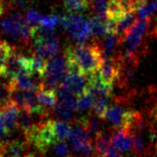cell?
<instances>
[{
  "label": "cell",
  "mask_w": 157,
  "mask_h": 157,
  "mask_svg": "<svg viewBox=\"0 0 157 157\" xmlns=\"http://www.w3.org/2000/svg\"><path fill=\"white\" fill-rule=\"evenodd\" d=\"M65 59L68 72H80L88 76L98 73L105 61L102 50L98 44H80L75 48H68Z\"/></svg>",
  "instance_id": "cell-1"
},
{
  "label": "cell",
  "mask_w": 157,
  "mask_h": 157,
  "mask_svg": "<svg viewBox=\"0 0 157 157\" xmlns=\"http://www.w3.org/2000/svg\"><path fill=\"white\" fill-rule=\"evenodd\" d=\"M25 137L28 143L35 145L41 152H45L58 141L54 132L52 121H43L39 124H33L31 129L25 133Z\"/></svg>",
  "instance_id": "cell-2"
},
{
  "label": "cell",
  "mask_w": 157,
  "mask_h": 157,
  "mask_svg": "<svg viewBox=\"0 0 157 157\" xmlns=\"http://www.w3.org/2000/svg\"><path fill=\"white\" fill-rule=\"evenodd\" d=\"M0 28L6 35L16 40L27 41L32 35L33 26L21 13H15L0 21Z\"/></svg>",
  "instance_id": "cell-3"
},
{
  "label": "cell",
  "mask_w": 157,
  "mask_h": 157,
  "mask_svg": "<svg viewBox=\"0 0 157 157\" xmlns=\"http://www.w3.org/2000/svg\"><path fill=\"white\" fill-rule=\"evenodd\" d=\"M68 73V66L65 57H55L48 62L47 69L42 77L43 88L55 90L59 88Z\"/></svg>",
  "instance_id": "cell-4"
},
{
  "label": "cell",
  "mask_w": 157,
  "mask_h": 157,
  "mask_svg": "<svg viewBox=\"0 0 157 157\" xmlns=\"http://www.w3.org/2000/svg\"><path fill=\"white\" fill-rule=\"evenodd\" d=\"M149 20H137V22L134 24L126 36L123 38L122 41H124L126 44V52L125 57L135 55L136 50L138 49L140 43H141L142 38L148 28Z\"/></svg>",
  "instance_id": "cell-5"
},
{
  "label": "cell",
  "mask_w": 157,
  "mask_h": 157,
  "mask_svg": "<svg viewBox=\"0 0 157 157\" xmlns=\"http://www.w3.org/2000/svg\"><path fill=\"white\" fill-rule=\"evenodd\" d=\"M89 81L88 75H84L80 72H68L61 86L78 97L88 90Z\"/></svg>",
  "instance_id": "cell-6"
},
{
  "label": "cell",
  "mask_w": 157,
  "mask_h": 157,
  "mask_svg": "<svg viewBox=\"0 0 157 157\" xmlns=\"http://www.w3.org/2000/svg\"><path fill=\"white\" fill-rule=\"evenodd\" d=\"M21 73H28L27 71V57L16 54L12 51L10 56L6 61L2 77L7 78L8 80H13Z\"/></svg>",
  "instance_id": "cell-7"
},
{
  "label": "cell",
  "mask_w": 157,
  "mask_h": 157,
  "mask_svg": "<svg viewBox=\"0 0 157 157\" xmlns=\"http://www.w3.org/2000/svg\"><path fill=\"white\" fill-rule=\"evenodd\" d=\"M121 59L117 57H111L105 59L101 67L98 71V76L105 84L113 85L115 81H118L119 73H121Z\"/></svg>",
  "instance_id": "cell-8"
},
{
  "label": "cell",
  "mask_w": 157,
  "mask_h": 157,
  "mask_svg": "<svg viewBox=\"0 0 157 157\" xmlns=\"http://www.w3.org/2000/svg\"><path fill=\"white\" fill-rule=\"evenodd\" d=\"M60 23L62 27L64 28L73 38L78 35V33L82 30V28L86 23V20L82 15L81 14H67L63 15L61 17Z\"/></svg>",
  "instance_id": "cell-9"
},
{
  "label": "cell",
  "mask_w": 157,
  "mask_h": 157,
  "mask_svg": "<svg viewBox=\"0 0 157 157\" xmlns=\"http://www.w3.org/2000/svg\"><path fill=\"white\" fill-rule=\"evenodd\" d=\"M136 15H137L136 11H129L124 15H122L121 18L115 20L114 34L118 37L121 42L129 32L130 29L134 26V24L137 22Z\"/></svg>",
  "instance_id": "cell-10"
},
{
  "label": "cell",
  "mask_w": 157,
  "mask_h": 157,
  "mask_svg": "<svg viewBox=\"0 0 157 157\" xmlns=\"http://www.w3.org/2000/svg\"><path fill=\"white\" fill-rule=\"evenodd\" d=\"M34 44L36 54H38L45 59L55 57L59 51V41H58L57 37L44 40H35Z\"/></svg>",
  "instance_id": "cell-11"
},
{
  "label": "cell",
  "mask_w": 157,
  "mask_h": 157,
  "mask_svg": "<svg viewBox=\"0 0 157 157\" xmlns=\"http://www.w3.org/2000/svg\"><path fill=\"white\" fill-rule=\"evenodd\" d=\"M111 142L119 151H133V139L132 133L127 129L119 128L111 136Z\"/></svg>",
  "instance_id": "cell-12"
},
{
  "label": "cell",
  "mask_w": 157,
  "mask_h": 157,
  "mask_svg": "<svg viewBox=\"0 0 157 157\" xmlns=\"http://www.w3.org/2000/svg\"><path fill=\"white\" fill-rule=\"evenodd\" d=\"M19 113V107L16 105L13 101H10L0 107V117L4 123V125L7 127L8 130H11L17 126V117Z\"/></svg>",
  "instance_id": "cell-13"
},
{
  "label": "cell",
  "mask_w": 157,
  "mask_h": 157,
  "mask_svg": "<svg viewBox=\"0 0 157 157\" xmlns=\"http://www.w3.org/2000/svg\"><path fill=\"white\" fill-rule=\"evenodd\" d=\"M38 101L40 105L46 113L48 109H55L58 102V96L57 93L51 89L41 88L38 90Z\"/></svg>",
  "instance_id": "cell-14"
},
{
  "label": "cell",
  "mask_w": 157,
  "mask_h": 157,
  "mask_svg": "<svg viewBox=\"0 0 157 157\" xmlns=\"http://www.w3.org/2000/svg\"><path fill=\"white\" fill-rule=\"evenodd\" d=\"M48 62L43 57L38 54L27 57V71L31 75H39L43 77L45 71L47 69Z\"/></svg>",
  "instance_id": "cell-15"
},
{
  "label": "cell",
  "mask_w": 157,
  "mask_h": 157,
  "mask_svg": "<svg viewBox=\"0 0 157 157\" xmlns=\"http://www.w3.org/2000/svg\"><path fill=\"white\" fill-rule=\"evenodd\" d=\"M15 88H18L22 90H39V85L35 82L34 78L29 73H21L17 77H15L13 80H10Z\"/></svg>",
  "instance_id": "cell-16"
},
{
  "label": "cell",
  "mask_w": 157,
  "mask_h": 157,
  "mask_svg": "<svg viewBox=\"0 0 157 157\" xmlns=\"http://www.w3.org/2000/svg\"><path fill=\"white\" fill-rule=\"evenodd\" d=\"M90 29H92V35L98 39H104L109 34V29L106 25V20L100 18L98 16H94L89 20Z\"/></svg>",
  "instance_id": "cell-17"
},
{
  "label": "cell",
  "mask_w": 157,
  "mask_h": 157,
  "mask_svg": "<svg viewBox=\"0 0 157 157\" xmlns=\"http://www.w3.org/2000/svg\"><path fill=\"white\" fill-rule=\"evenodd\" d=\"M110 136L104 131H100L96 135V150L101 157H106L107 152L111 147Z\"/></svg>",
  "instance_id": "cell-18"
},
{
  "label": "cell",
  "mask_w": 157,
  "mask_h": 157,
  "mask_svg": "<svg viewBox=\"0 0 157 157\" xmlns=\"http://www.w3.org/2000/svg\"><path fill=\"white\" fill-rule=\"evenodd\" d=\"M6 154L9 157H28L29 152L26 147V144L19 140L11 141L5 146Z\"/></svg>",
  "instance_id": "cell-19"
},
{
  "label": "cell",
  "mask_w": 157,
  "mask_h": 157,
  "mask_svg": "<svg viewBox=\"0 0 157 157\" xmlns=\"http://www.w3.org/2000/svg\"><path fill=\"white\" fill-rule=\"evenodd\" d=\"M53 128L57 140H65L72 134V127L68 122L64 121H52Z\"/></svg>",
  "instance_id": "cell-20"
},
{
  "label": "cell",
  "mask_w": 157,
  "mask_h": 157,
  "mask_svg": "<svg viewBox=\"0 0 157 157\" xmlns=\"http://www.w3.org/2000/svg\"><path fill=\"white\" fill-rule=\"evenodd\" d=\"M118 42H121L118 37L114 34V33H109L104 39H102V54H104V58H111L113 56V52L114 48L117 46Z\"/></svg>",
  "instance_id": "cell-21"
},
{
  "label": "cell",
  "mask_w": 157,
  "mask_h": 157,
  "mask_svg": "<svg viewBox=\"0 0 157 157\" xmlns=\"http://www.w3.org/2000/svg\"><path fill=\"white\" fill-rule=\"evenodd\" d=\"M31 113H32L30 111V109H28L27 107L19 109L18 117H17V127L23 130L24 134L27 133L33 126Z\"/></svg>",
  "instance_id": "cell-22"
},
{
  "label": "cell",
  "mask_w": 157,
  "mask_h": 157,
  "mask_svg": "<svg viewBox=\"0 0 157 157\" xmlns=\"http://www.w3.org/2000/svg\"><path fill=\"white\" fill-rule=\"evenodd\" d=\"M107 98H106V97L94 98L92 109L94 110V114H96L98 117L104 118L106 110L109 109V107H107Z\"/></svg>",
  "instance_id": "cell-23"
},
{
  "label": "cell",
  "mask_w": 157,
  "mask_h": 157,
  "mask_svg": "<svg viewBox=\"0 0 157 157\" xmlns=\"http://www.w3.org/2000/svg\"><path fill=\"white\" fill-rule=\"evenodd\" d=\"M64 6L70 13L76 14L89 7V0H64Z\"/></svg>",
  "instance_id": "cell-24"
},
{
  "label": "cell",
  "mask_w": 157,
  "mask_h": 157,
  "mask_svg": "<svg viewBox=\"0 0 157 157\" xmlns=\"http://www.w3.org/2000/svg\"><path fill=\"white\" fill-rule=\"evenodd\" d=\"M12 51H13V49L11 48L10 45L5 41L0 39V76H2L6 61Z\"/></svg>",
  "instance_id": "cell-25"
},
{
  "label": "cell",
  "mask_w": 157,
  "mask_h": 157,
  "mask_svg": "<svg viewBox=\"0 0 157 157\" xmlns=\"http://www.w3.org/2000/svg\"><path fill=\"white\" fill-rule=\"evenodd\" d=\"M132 133V139H133V151L136 154L143 155L146 151V144L141 135V132L133 131Z\"/></svg>",
  "instance_id": "cell-26"
},
{
  "label": "cell",
  "mask_w": 157,
  "mask_h": 157,
  "mask_svg": "<svg viewBox=\"0 0 157 157\" xmlns=\"http://www.w3.org/2000/svg\"><path fill=\"white\" fill-rule=\"evenodd\" d=\"M93 101H94V97L89 90L82 93L78 97V110L84 111L86 109H88L89 107L93 105Z\"/></svg>",
  "instance_id": "cell-27"
},
{
  "label": "cell",
  "mask_w": 157,
  "mask_h": 157,
  "mask_svg": "<svg viewBox=\"0 0 157 157\" xmlns=\"http://www.w3.org/2000/svg\"><path fill=\"white\" fill-rule=\"evenodd\" d=\"M52 151L55 157H70L69 147L65 140H58L52 145Z\"/></svg>",
  "instance_id": "cell-28"
},
{
  "label": "cell",
  "mask_w": 157,
  "mask_h": 157,
  "mask_svg": "<svg viewBox=\"0 0 157 157\" xmlns=\"http://www.w3.org/2000/svg\"><path fill=\"white\" fill-rule=\"evenodd\" d=\"M93 7L98 16L101 19H107V2L106 0H93Z\"/></svg>",
  "instance_id": "cell-29"
},
{
  "label": "cell",
  "mask_w": 157,
  "mask_h": 157,
  "mask_svg": "<svg viewBox=\"0 0 157 157\" xmlns=\"http://www.w3.org/2000/svg\"><path fill=\"white\" fill-rule=\"evenodd\" d=\"M60 20H61V18H59V16H57L56 14L42 15V18H41L39 25L49 28V29H53L54 30V28L60 23Z\"/></svg>",
  "instance_id": "cell-30"
},
{
  "label": "cell",
  "mask_w": 157,
  "mask_h": 157,
  "mask_svg": "<svg viewBox=\"0 0 157 157\" xmlns=\"http://www.w3.org/2000/svg\"><path fill=\"white\" fill-rule=\"evenodd\" d=\"M26 19L29 23L31 24H40V21H41V18H42V14L39 13L38 11L35 10V9H30L27 11L26 13Z\"/></svg>",
  "instance_id": "cell-31"
},
{
  "label": "cell",
  "mask_w": 157,
  "mask_h": 157,
  "mask_svg": "<svg viewBox=\"0 0 157 157\" xmlns=\"http://www.w3.org/2000/svg\"><path fill=\"white\" fill-rule=\"evenodd\" d=\"M11 3L14 8L19 10H24L29 6V0H11Z\"/></svg>",
  "instance_id": "cell-32"
},
{
  "label": "cell",
  "mask_w": 157,
  "mask_h": 157,
  "mask_svg": "<svg viewBox=\"0 0 157 157\" xmlns=\"http://www.w3.org/2000/svg\"><path fill=\"white\" fill-rule=\"evenodd\" d=\"M10 131L7 129V127L4 125V123L0 117V138H6L8 135H9Z\"/></svg>",
  "instance_id": "cell-33"
},
{
  "label": "cell",
  "mask_w": 157,
  "mask_h": 157,
  "mask_svg": "<svg viewBox=\"0 0 157 157\" xmlns=\"http://www.w3.org/2000/svg\"><path fill=\"white\" fill-rule=\"evenodd\" d=\"M106 157H121V153H119V150L117 149L115 146H111L109 148V152H107Z\"/></svg>",
  "instance_id": "cell-34"
},
{
  "label": "cell",
  "mask_w": 157,
  "mask_h": 157,
  "mask_svg": "<svg viewBox=\"0 0 157 157\" xmlns=\"http://www.w3.org/2000/svg\"><path fill=\"white\" fill-rule=\"evenodd\" d=\"M6 154V150H5V145L0 142V157H5Z\"/></svg>",
  "instance_id": "cell-35"
},
{
  "label": "cell",
  "mask_w": 157,
  "mask_h": 157,
  "mask_svg": "<svg viewBox=\"0 0 157 157\" xmlns=\"http://www.w3.org/2000/svg\"><path fill=\"white\" fill-rule=\"evenodd\" d=\"M153 33H154V35H155V36H157V26L154 28V31H153Z\"/></svg>",
  "instance_id": "cell-36"
},
{
  "label": "cell",
  "mask_w": 157,
  "mask_h": 157,
  "mask_svg": "<svg viewBox=\"0 0 157 157\" xmlns=\"http://www.w3.org/2000/svg\"><path fill=\"white\" fill-rule=\"evenodd\" d=\"M98 157H101V156H98Z\"/></svg>",
  "instance_id": "cell-37"
},
{
  "label": "cell",
  "mask_w": 157,
  "mask_h": 157,
  "mask_svg": "<svg viewBox=\"0 0 157 157\" xmlns=\"http://www.w3.org/2000/svg\"><path fill=\"white\" fill-rule=\"evenodd\" d=\"M92 1H93V0H92Z\"/></svg>",
  "instance_id": "cell-38"
}]
</instances>
